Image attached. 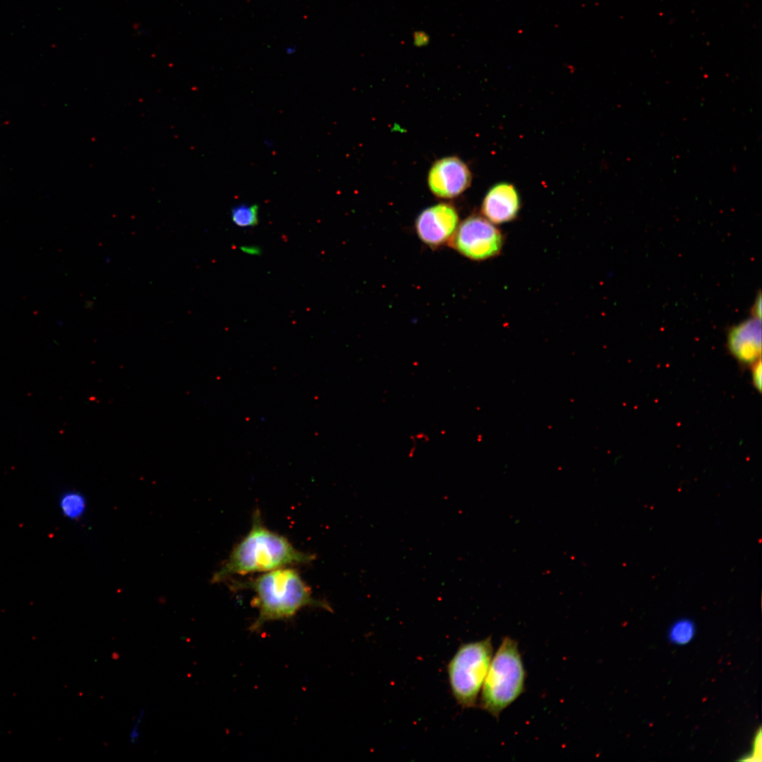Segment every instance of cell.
Here are the masks:
<instances>
[{
	"label": "cell",
	"mask_w": 762,
	"mask_h": 762,
	"mask_svg": "<svg viewBox=\"0 0 762 762\" xmlns=\"http://www.w3.org/2000/svg\"><path fill=\"white\" fill-rule=\"evenodd\" d=\"M314 555L299 550L282 535L263 523L258 510L253 514L248 532L232 548L228 557L213 574L212 583L234 576L265 573L277 569L309 564Z\"/></svg>",
	"instance_id": "obj_1"
},
{
	"label": "cell",
	"mask_w": 762,
	"mask_h": 762,
	"mask_svg": "<svg viewBox=\"0 0 762 762\" xmlns=\"http://www.w3.org/2000/svg\"><path fill=\"white\" fill-rule=\"evenodd\" d=\"M234 588H246L254 593L252 605L258 615L250 627L252 631H259L270 622L289 619L305 607L332 611L328 603L313 595L294 567L262 573L244 583H234Z\"/></svg>",
	"instance_id": "obj_2"
},
{
	"label": "cell",
	"mask_w": 762,
	"mask_h": 762,
	"mask_svg": "<svg viewBox=\"0 0 762 762\" xmlns=\"http://www.w3.org/2000/svg\"><path fill=\"white\" fill-rule=\"evenodd\" d=\"M526 677L518 643L504 637L492 655L483 683L480 708L499 718L524 692Z\"/></svg>",
	"instance_id": "obj_3"
},
{
	"label": "cell",
	"mask_w": 762,
	"mask_h": 762,
	"mask_svg": "<svg viewBox=\"0 0 762 762\" xmlns=\"http://www.w3.org/2000/svg\"><path fill=\"white\" fill-rule=\"evenodd\" d=\"M493 655L492 638L461 644L447 665L452 694L464 708L477 704Z\"/></svg>",
	"instance_id": "obj_4"
},
{
	"label": "cell",
	"mask_w": 762,
	"mask_h": 762,
	"mask_svg": "<svg viewBox=\"0 0 762 762\" xmlns=\"http://www.w3.org/2000/svg\"><path fill=\"white\" fill-rule=\"evenodd\" d=\"M452 243L464 256L473 260H483L500 253L503 236L486 218L471 216L458 226Z\"/></svg>",
	"instance_id": "obj_5"
},
{
	"label": "cell",
	"mask_w": 762,
	"mask_h": 762,
	"mask_svg": "<svg viewBox=\"0 0 762 762\" xmlns=\"http://www.w3.org/2000/svg\"><path fill=\"white\" fill-rule=\"evenodd\" d=\"M428 186L437 197L453 198L470 186L471 174L459 158L447 157L436 161L428 174Z\"/></svg>",
	"instance_id": "obj_6"
},
{
	"label": "cell",
	"mask_w": 762,
	"mask_h": 762,
	"mask_svg": "<svg viewBox=\"0 0 762 762\" xmlns=\"http://www.w3.org/2000/svg\"><path fill=\"white\" fill-rule=\"evenodd\" d=\"M459 223V216L451 205L440 203L424 210L416 221L419 238L425 244L440 246L454 236Z\"/></svg>",
	"instance_id": "obj_7"
},
{
	"label": "cell",
	"mask_w": 762,
	"mask_h": 762,
	"mask_svg": "<svg viewBox=\"0 0 762 762\" xmlns=\"http://www.w3.org/2000/svg\"><path fill=\"white\" fill-rule=\"evenodd\" d=\"M728 348L732 355L744 363L761 359V318L747 319L732 327L727 337Z\"/></svg>",
	"instance_id": "obj_8"
},
{
	"label": "cell",
	"mask_w": 762,
	"mask_h": 762,
	"mask_svg": "<svg viewBox=\"0 0 762 762\" xmlns=\"http://www.w3.org/2000/svg\"><path fill=\"white\" fill-rule=\"evenodd\" d=\"M519 195L512 184L497 183L485 195L481 211L485 218L492 224H502L513 220L519 211Z\"/></svg>",
	"instance_id": "obj_9"
},
{
	"label": "cell",
	"mask_w": 762,
	"mask_h": 762,
	"mask_svg": "<svg viewBox=\"0 0 762 762\" xmlns=\"http://www.w3.org/2000/svg\"><path fill=\"white\" fill-rule=\"evenodd\" d=\"M60 508L62 514L68 519L78 520L86 509L85 498L78 491H68L61 498Z\"/></svg>",
	"instance_id": "obj_10"
},
{
	"label": "cell",
	"mask_w": 762,
	"mask_h": 762,
	"mask_svg": "<svg viewBox=\"0 0 762 762\" xmlns=\"http://www.w3.org/2000/svg\"><path fill=\"white\" fill-rule=\"evenodd\" d=\"M696 627L694 622L687 618L675 621L669 629L668 637L672 643L684 645L689 643L695 636Z\"/></svg>",
	"instance_id": "obj_11"
},
{
	"label": "cell",
	"mask_w": 762,
	"mask_h": 762,
	"mask_svg": "<svg viewBox=\"0 0 762 762\" xmlns=\"http://www.w3.org/2000/svg\"><path fill=\"white\" fill-rule=\"evenodd\" d=\"M231 220L240 227L254 226L258 223V206L257 205L241 204L231 210Z\"/></svg>",
	"instance_id": "obj_12"
},
{
	"label": "cell",
	"mask_w": 762,
	"mask_h": 762,
	"mask_svg": "<svg viewBox=\"0 0 762 762\" xmlns=\"http://www.w3.org/2000/svg\"><path fill=\"white\" fill-rule=\"evenodd\" d=\"M143 718L144 710H140L129 732V741L132 744H136L139 740L140 736V727Z\"/></svg>",
	"instance_id": "obj_13"
},
{
	"label": "cell",
	"mask_w": 762,
	"mask_h": 762,
	"mask_svg": "<svg viewBox=\"0 0 762 762\" xmlns=\"http://www.w3.org/2000/svg\"><path fill=\"white\" fill-rule=\"evenodd\" d=\"M753 382L756 388L761 391V359L754 363V366L752 370Z\"/></svg>",
	"instance_id": "obj_14"
},
{
	"label": "cell",
	"mask_w": 762,
	"mask_h": 762,
	"mask_svg": "<svg viewBox=\"0 0 762 762\" xmlns=\"http://www.w3.org/2000/svg\"><path fill=\"white\" fill-rule=\"evenodd\" d=\"M753 311L754 313V317L761 318V298L760 294L758 295V298H756V303L754 305Z\"/></svg>",
	"instance_id": "obj_15"
},
{
	"label": "cell",
	"mask_w": 762,
	"mask_h": 762,
	"mask_svg": "<svg viewBox=\"0 0 762 762\" xmlns=\"http://www.w3.org/2000/svg\"><path fill=\"white\" fill-rule=\"evenodd\" d=\"M241 249L243 252L250 255H259L260 253V249L253 246H243Z\"/></svg>",
	"instance_id": "obj_16"
}]
</instances>
